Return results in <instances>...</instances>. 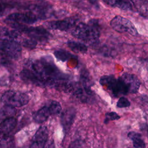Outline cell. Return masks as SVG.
Instances as JSON below:
<instances>
[{"instance_id": "6da1fadb", "label": "cell", "mask_w": 148, "mask_h": 148, "mask_svg": "<svg viewBox=\"0 0 148 148\" xmlns=\"http://www.w3.org/2000/svg\"><path fill=\"white\" fill-rule=\"evenodd\" d=\"M31 69L41 80L44 87L49 86L60 91L69 92L71 84L69 76L62 73L50 56H45L32 62Z\"/></svg>"}, {"instance_id": "7a4b0ae2", "label": "cell", "mask_w": 148, "mask_h": 148, "mask_svg": "<svg viewBox=\"0 0 148 148\" xmlns=\"http://www.w3.org/2000/svg\"><path fill=\"white\" fill-rule=\"evenodd\" d=\"M71 34L76 38L90 44L97 43L101 35V27L95 20L88 23H78L72 29Z\"/></svg>"}, {"instance_id": "603a6c76", "label": "cell", "mask_w": 148, "mask_h": 148, "mask_svg": "<svg viewBox=\"0 0 148 148\" xmlns=\"http://www.w3.org/2000/svg\"><path fill=\"white\" fill-rule=\"evenodd\" d=\"M16 113V110L13 107L5 105L0 110V120L6 118L13 117Z\"/></svg>"}, {"instance_id": "e0dca14e", "label": "cell", "mask_w": 148, "mask_h": 148, "mask_svg": "<svg viewBox=\"0 0 148 148\" xmlns=\"http://www.w3.org/2000/svg\"><path fill=\"white\" fill-rule=\"evenodd\" d=\"M20 37V32L16 29H9L0 26L1 40H16Z\"/></svg>"}, {"instance_id": "9a60e30c", "label": "cell", "mask_w": 148, "mask_h": 148, "mask_svg": "<svg viewBox=\"0 0 148 148\" xmlns=\"http://www.w3.org/2000/svg\"><path fill=\"white\" fill-rule=\"evenodd\" d=\"M20 76L25 83L32 84L40 87H44L41 80L31 69H23L20 73Z\"/></svg>"}, {"instance_id": "5bb4252c", "label": "cell", "mask_w": 148, "mask_h": 148, "mask_svg": "<svg viewBox=\"0 0 148 148\" xmlns=\"http://www.w3.org/2000/svg\"><path fill=\"white\" fill-rule=\"evenodd\" d=\"M125 83L129 93H136L140 86V82L139 79L134 74L124 73L120 76Z\"/></svg>"}, {"instance_id": "5b68a950", "label": "cell", "mask_w": 148, "mask_h": 148, "mask_svg": "<svg viewBox=\"0 0 148 148\" xmlns=\"http://www.w3.org/2000/svg\"><path fill=\"white\" fill-rule=\"evenodd\" d=\"M99 83L114 97H119L129 93L120 77L116 78L113 75H104L100 78Z\"/></svg>"}, {"instance_id": "d6986e66", "label": "cell", "mask_w": 148, "mask_h": 148, "mask_svg": "<svg viewBox=\"0 0 148 148\" xmlns=\"http://www.w3.org/2000/svg\"><path fill=\"white\" fill-rule=\"evenodd\" d=\"M127 136L128 138H130L132 140V145L134 147H136V148L146 147L145 142L143 139L142 136L140 134L135 131H131L128 133Z\"/></svg>"}, {"instance_id": "2e32d148", "label": "cell", "mask_w": 148, "mask_h": 148, "mask_svg": "<svg viewBox=\"0 0 148 148\" xmlns=\"http://www.w3.org/2000/svg\"><path fill=\"white\" fill-rule=\"evenodd\" d=\"M17 124V120L13 117L6 118L0 123V136L5 137L14 129Z\"/></svg>"}, {"instance_id": "4fadbf2b", "label": "cell", "mask_w": 148, "mask_h": 148, "mask_svg": "<svg viewBox=\"0 0 148 148\" xmlns=\"http://www.w3.org/2000/svg\"><path fill=\"white\" fill-rule=\"evenodd\" d=\"M76 114V110L73 107L68 108L62 112L60 116V123L65 134H66L72 125Z\"/></svg>"}, {"instance_id": "cb8c5ba5", "label": "cell", "mask_w": 148, "mask_h": 148, "mask_svg": "<svg viewBox=\"0 0 148 148\" xmlns=\"http://www.w3.org/2000/svg\"><path fill=\"white\" fill-rule=\"evenodd\" d=\"M14 146V140L11 136L2 137L0 140V147H11Z\"/></svg>"}, {"instance_id": "4316f807", "label": "cell", "mask_w": 148, "mask_h": 148, "mask_svg": "<svg viewBox=\"0 0 148 148\" xmlns=\"http://www.w3.org/2000/svg\"><path fill=\"white\" fill-rule=\"evenodd\" d=\"M131 105V102L130 101L124 97H121L117 102L116 106L119 108H128Z\"/></svg>"}, {"instance_id": "ba28073f", "label": "cell", "mask_w": 148, "mask_h": 148, "mask_svg": "<svg viewBox=\"0 0 148 148\" xmlns=\"http://www.w3.org/2000/svg\"><path fill=\"white\" fill-rule=\"evenodd\" d=\"M110 27L119 33L126 32L134 36L139 35L134 24L128 18L121 16H116L110 22Z\"/></svg>"}, {"instance_id": "ac0fdd59", "label": "cell", "mask_w": 148, "mask_h": 148, "mask_svg": "<svg viewBox=\"0 0 148 148\" xmlns=\"http://www.w3.org/2000/svg\"><path fill=\"white\" fill-rule=\"evenodd\" d=\"M105 3L112 6L124 10H132L130 0H102Z\"/></svg>"}, {"instance_id": "7402d4cb", "label": "cell", "mask_w": 148, "mask_h": 148, "mask_svg": "<svg viewBox=\"0 0 148 148\" xmlns=\"http://www.w3.org/2000/svg\"><path fill=\"white\" fill-rule=\"evenodd\" d=\"M54 55L58 60L62 62L66 61L71 58L75 57L74 55L64 49L55 50L54 52Z\"/></svg>"}, {"instance_id": "8992f818", "label": "cell", "mask_w": 148, "mask_h": 148, "mask_svg": "<svg viewBox=\"0 0 148 148\" xmlns=\"http://www.w3.org/2000/svg\"><path fill=\"white\" fill-rule=\"evenodd\" d=\"M61 110V104L57 101L51 100L34 113L33 119L35 123L42 124L46 121L51 116L59 114Z\"/></svg>"}, {"instance_id": "7c38bea8", "label": "cell", "mask_w": 148, "mask_h": 148, "mask_svg": "<svg viewBox=\"0 0 148 148\" xmlns=\"http://www.w3.org/2000/svg\"><path fill=\"white\" fill-rule=\"evenodd\" d=\"M77 23V20L74 17L66 18L63 20L52 21L47 23V27L54 30L66 31L72 29Z\"/></svg>"}, {"instance_id": "9c48e42d", "label": "cell", "mask_w": 148, "mask_h": 148, "mask_svg": "<svg viewBox=\"0 0 148 148\" xmlns=\"http://www.w3.org/2000/svg\"><path fill=\"white\" fill-rule=\"evenodd\" d=\"M2 102L5 105L12 107H21L27 105L29 101L27 94L14 91H6L1 98Z\"/></svg>"}, {"instance_id": "83f0119b", "label": "cell", "mask_w": 148, "mask_h": 148, "mask_svg": "<svg viewBox=\"0 0 148 148\" xmlns=\"http://www.w3.org/2000/svg\"><path fill=\"white\" fill-rule=\"evenodd\" d=\"M21 44L23 46L32 49L36 46L38 42L29 38V39H24L21 42Z\"/></svg>"}, {"instance_id": "484cf974", "label": "cell", "mask_w": 148, "mask_h": 148, "mask_svg": "<svg viewBox=\"0 0 148 148\" xmlns=\"http://www.w3.org/2000/svg\"><path fill=\"white\" fill-rule=\"evenodd\" d=\"M120 118V116L115 112H107L105 114V117L104 119V123L107 124L110 121L117 120Z\"/></svg>"}, {"instance_id": "44dd1931", "label": "cell", "mask_w": 148, "mask_h": 148, "mask_svg": "<svg viewBox=\"0 0 148 148\" xmlns=\"http://www.w3.org/2000/svg\"><path fill=\"white\" fill-rule=\"evenodd\" d=\"M68 47L76 53H86L87 51V46L83 43L69 40L66 43Z\"/></svg>"}, {"instance_id": "3957f363", "label": "cell", "mask_w": 148, "mask_h": 148, "mask_svg": "<svg viewBox=\"0 0 148 148\" xmlns=\"http://www.w3.org/2000/svg\"><path fill=\"white\" fill-rule=\"evenodd\" d=\"M90 80L88 77L83 73L80 81L78 83H72L69 92L81 102L87 103H92L96 100L95 93L91 90Z\"/></svg>"}, {"instance_id": "ffe728a7", "label": "cell", "mask_w": 148, "mask_h": 148, "mask_svg": "<svg viewBox=\"0 0 148 148\" xmlns=\"http://www.w3.org/2000/svg\"><path fill=\"white\" fill-rule=\"evenodd\" d=\"M138 13L143 17H147L148 0H130Z\"/></svg>"}, {"instance_id": "8fae6325", "label": "cell", "mask_w": 148, "mask_h": 148, "mask_svg": "<svg viewBox=\"0 0 148 148\" xmlns=\"http://www.w3.org/2000/svg\"><path fill=\"white\" fill-rule=\"evenodd\" d=\"M49 138V131L46 126H40L34 136L30 145V147L42 148L45 147Z\"/></svg>"}, {"instance_id": "d4e9b609", "label": "cell", "mask_w": 148, "mask_h": 148, "mask_svg": "<svg viewBox=\"0 0 148 148\" xmlns=\"http://www.w3.org/2000/svg\"><path fill=\"white\" fill-rule=\"evenodd\" d=\"M13 8L12 4L0 1V17L6 14Z\"/></svg>"}, {"instance_id": "30bf717a", "label": "cell", "mask_w": 148, "mask_h": 148, "mask_svg": "<svg viewBox=\"0 0 148 148\" xmlns=\"http://www.w3.org/2000/svg\"><path fill=\"white\" fill-rule=\"evenodd\" d=\"M39 19H40L39 16L32 12H28L26 13H12L8 16L6 20L21 24H31L37 22Z\"/></svg>"}, {"instance_id": "52a82bcc", "label": "cell", "mask_w": 148, "mask_h": 148, "mask_svg": "<svg viewBox=\"0 0 148 148\" xmlns=\"http://www.w3.org/2000/svg\"><path fill=\"white\" fill-rule=\"evenodd\" d=\"M21 54L20 43L15 40L0 41V55L5 59L17 60Z\"/></svg>"}, {"instance_id": "277c9868", "label": "cell", "mask_w": 148, "mask_h": 148, "mask_svg": "<svg viewBox=\"0 0 148 148\" xmlns=\"http://www.w3.org/2000/svg\"><path fill=\"white\" fill-rule=\"evenodd\" d=\"M6 23L20 32L25 33L30 38L36 40L37 42L46 43L51 37V35L45 28L41 27H28L24 24L9 21H6Z\"/></svg>"}]
</instances>
